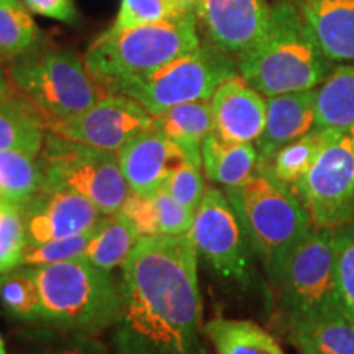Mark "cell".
I'll return each mask as SVG.
<instances>
[{
    "label": "cell",
    "instance_id": "obj_1",
    "mask_svg": "<svg viewBox=\"0 0 354 354\" xmlns=\"http://www.w3.org/2000/svg\"><path fill=\"white\" fill-rule=\"evenodd\" d=\"M117 354H207L198 253L189 233L141 236L122 266Z\"/></svg>",
    "mask_w": 354,
    "mask_h": 354
},
{
    "label": "cell",
    "instance_id": "obj_2",
    "mask_svg": "<svg viewBox=\"0 0 354 354\" xmlns=\"http://www.w3.org/2000/svg\"><path fill=\"white\" fill-rule=\"evenodd\" d=\"M238 73L264 97L317 88L333 71V61L318 46L302 12L294 3L271 8L268 30L236 57Z\"/></svg>",
    "mask_w": 354,
    "mask_h": 354
},
{
    "label": "cell",
    "instance_id": "obj_3",
    "mask_svg": "<svg viewBox=\"0 0 354 354\" xmlns=\"http://www.w3.org/2000/svg\"><path fill=\"white\" fill-rule=\"evenodd\" d=\"M225 194L274 281L287 256L313 228L308 210L294 189L274 176L269 162H258L253 174L234 187H225Z\"/></svg>",
    "mask_w": 354,
    "mask_h": 354
},
{
    "label": "cell",
    "instance_id": "obj_4",
    "mask_svg": "<svg viewBox=\"0 0 354 354\" xmlns=\"http://www.w3.org/2000/svg\"><path fill=\"white\" fill-rule=\"evenodd\" d=\"M196 12L171 19L113 28L110 26L87 48V69L110 92L128 79L143 76L201 46Z\"/></svg>",
    "mask_w": 354,
    "mask_h": 354
},
{
    "label": "cell",
    "instance_id": "obj_5",
    "mask_svg": "<svg viewBox=\"0 0 354 354\" xmlns=\"http://www.w3.org/2000/svg\"><path fill=\"white\" fill-rule=\"evenodd\" d=\"M35 272L44 325L94 336L113 328L122 310V286L112 274L84 258L38 266Z\"/></svg>",
    "mask_w": 354,
    "mask_h": 354
},
{
    "label": "cell",
    "instance_id": "obj_6",
    "mask_svg": "<svg viewBox=\"0 0 354 354\" xmlns=\"http://www.w3.org/2000/svg\"><path fill=\"white\" fill-rule=\"evenodd\" d=\"M7 74L13 88L39 110L46 127L76 117L109 94L81 56L46 39L8 63Z\"/></svg>",
    "mask_w": 354,
    "mask_h": 354
},
{
    "label": "cell",
    "instance_id": "obj_7",
    "mask_svg": "<svg viewBox=\"0 0 354 354\" xmlns=\"http://www.w3.org/2000/svg\"><path fill=\"white\" fill-rule=\"evenodd\" d=\"M234 74V57L207 41L151 73L118 84L110 94L130 97L156 117L176 105L210 100L216 87Z\"/></svg>",
    "mask_w": 354,
    "mask_h": 354
},
{
    "label": "cell",
    "instance_id": "obj_8",
    "mask_svg": "<svg viewBox=\"0 0 354 354\" xmlns=\"http://www.w3.org/2000/svg\"><path fill=\"white\" fill-rule=\"evenodd\" d=\"M38 162L43 189L68 190L91 201L104 215L118 214L130 196L118 154L48 131Z\"/></svg>",
    "mask_w": 354,
    "mask_h": 354
},
{
    "label": "cell",
    "instance_id": "obj_9",
    "mask_svg": "<svg viewBox=\"0 0 354 354\" xmlns=\"http://www.w3.org/2000/svg\"><path fill=\"white\" fill-rule=\"evenodd\" d=\"M272 284L286 325L339 312L335 230H310L287 256Z\"/></svg>",
    "mask_w": 354,
    "mask_h": 354
},
{
    "label": "cell",
    "instance_id": "obj_10",
    "mask_svg": "<svg viewBox=\"0 0 354 354\" xmlns=\"http://www.w3.org/2000/svg\"><path fill=\"white\" fill-rule=\"evenodd\" d=\"M315 227L336 230L354 218V128H331L302 180L294 185Z\"/></svg>",
    "mask_w": 354,
    "mask_h": 354
},
{
    "label": "cell",
    "instance_id": "obj_11",
    "mask_svg": "<svg viewBox=\"0 0 354 354\" xmlns=\"http://www.w3.org/2000/svg\"><path fill=\"white\" fill-rule=\"evenodd\" d=\"M190 238L198 256L220 277L248 287L253 281V246L225 190H205L194 215Z\"/></svg>",
    "mask_w": 354,
    "mask_h": 354
},
{
    "label": "cell",
    "instance_id": "obj_12",
    "mask_svg": "<svg viewBox=\"0 0 354 354\" xmlns=\"http://www.w3.org/2000/svg\"><path fill=\"white\" fill-rule=\"evenodd\" d=\"M151 123L153 117L136 100L122 94H107L76 117L50 123L48 131L76 143L117 153Z\"/></svg>",
    "mask_w": 354,
    "mask_h": 354
},
{
    "label": "cell",
    "instance_id": "obj_13",
    "mask_svg": "<svg viewBox=\"0 0 354 354\" xmlns=\"http://www.w3.org/2000/svg\"><path fill=\"white\" fill-rule=\"evenodd\" d=\"M26 246L66 240L94 230L104 214L86 197L68 190L41 189L20 205Z\"/></svg>",
    "mask_w": 354,
    "mask_h": 354
},
{
    "label": "cell",
    "instance_id": "obj_14",
    "mask_svg": "<svg viewBox=\"0 0 354 354\" xmlns=\"http://www.w3.org/2000/svg\"><path fill=\"white\" fill-rule=\"evenodd\" d=\"M196 15L207 41L240 57L264 37L271 8L266 0H201Z\"/></svg>",
    "mask_w": 354,
    "mask_h": 354
},
{
    "label": "cell",
    "instance_id": "obj_15",
    "mask_svg": "<svg viewBox=\"0 0 354 354\" xmlns=\"http://www.w3.org/2000/svg\"><path fill=\"white\" fill-rule=\"evenodd\" d=\"M117 154L130 192L140 196L156 194L172 172L189 162L183 149L153 125L127 141Z\"/></svg>",
    "mask_w": 354,
    "mask_h": 354
},
{
    "label": "cell",
    "instance_id": "obj_16",
    "mask_svg": "<svg viewBox=\"0 0 354 354\" xmlns=\"http://www.w3.org/2000/svg\"><path fill=\"white\" fill-rule=\"evenodd\" d=\"M214 131L236 143H256L266 125L268 97L251 87L240 73L221 82L210 97Z\"/></svg>",
    "mask_w": 354,
    "mask_h": 354
},
{
    "label": "cell",
    "instance_id": "obj_17",
    "mask_svg": "<svg viewBox=\"0 0 354 354\" xmlns=\"http://www.w3.org/2000/svg\"><path fill=\"white\" fill-rule=\"evenodd\" d=\"M317 88L268 97V115L261 136L256 140L258 162H271L286 145L315 128Z\"/></svg>",
    "mask_w": 354,
    "mask_h": 354
},
{
    "label": "cell",
    "instance_id": "obj_18",
    "mask_svg": "<svg viewBox=\"0 0 354 354\" xmlns=\"http://www.w3.org/2000/svg\"><path fill=\"white\" fill-rule=\"evenodd\" d=\"M300 12L331 61H354V0H302Z\"/></svg>",
    "mask_w": 354,
    "mask_h": 354
},
{
    "label": "cell",
    "instance_id": "obj_19",
    "mask_svg": "<svg viewBox=\"0 0 354 354\" xmlns=\"http://www.w3.org/2000/svg\"><path fill=\"white\" fill-rule=\"evenodd\" d=\"M120 214L130 221L138 236H176L190 232L194 212L179 205L165 189L153 196L130 192Z\"/></svg>",
    "mask_w": 354,
    "mask_h": 354
},
{
    "label": "cell",
    "instance_id": "obj_20",
    "mask_svg": "<svg viewBox=\"0 0 354 354\" xmlns=\"http://www.w3.org/2000/svg\"><path fill=\"white\" fill-rule=\"evenodd\" d=\"M151 125L183 149L189 162L202 167V143L214 131L210 100L187 102L153 117Z\"/></svg>",
    "mask_w": 354,
    "mask_h": 354
},
{
    "label": "cell",
    "instance_id": "obj_21",
    "mask_svg": "<svg viewBox=\"0 0 354 354\" xmlns=\"http://www.w3.org/2000/svg\"><path fill=\"white\" fill-rule=\"evenodd\" d=\"M48 127L39 110L13 91L0 99V153L20 151L38 156Z\"/></svg>",
    "mask_w": 354,
    "mask_h": 354
},
{
    "label": "cell",
    "instance_id": "obj_22",
    "mask_svg": "<svg viewBox=\"0 0 354 354\" xmlns=\"http://www.w3.org/2000/svg\"><path fill=\"white\" fill-rule=\"evenodd\" d=\"M258 149L253 143H236L212 131L202 143V169L215 184L234 187L253 174Z\"/></svg>",
    "mask_w": 354,
    "mask_h": 354
},
{
    "label": "cell",
    "instance_id": "obj_23",
    "mask_svg": "<svg viewBox=\"0 0 354 354\" xmlns=\"http://www.w3.org/2000/svg\"><path fill=\"white\" fill-rule=\"evenodd\" d=\"M216 354H287L277 339L248 320L216 317L203 325Z\"/></svg>",
    "mask_w": 354,
    "mask_h": 354
},
{
    "label": "cell",
    "instance_id": "obj_24",
    "mask_svg": "<svg viewBox=\"0 0 354 354\" xmlns=\"http://www.w3.org/2000/svg\"><path fill=\"white\" fill-rule=\"evenodd\" d=\"M295 346H310L320 354H354V322L339 312L287 325Z\"/></svg>",
    "mask_w": 354,
    "mask_h": 354
},
{
    "label": "cell",
    "instance_id": "obj_25",
    "mask_svg": "<svg viewBox=\"0 0 354 354\" xmlns=\"http://www.w3.org/2000/svg\"><path fill=\"white\" fill-rule=\"evenodd\" d=\"M138 233L120 212L104 215L84 251L82 258L102 271L122 268L138 241Z\"/></svg>",
    "mask_w": 354,
    "mask_h": 354
},
{
    "label": "cell",
    "instance_id": "obj_26",
    "mask_svg": "<svg viewBox=\"0 0 354 354\" xmlns=\"http://www.w3.org/2000/svg\"><path fill=\"white\" fill-rule=\"evenodd\" d=\"M315 128H354V64L331 71L317 87Z\"/></svg>",
    "mask_w": 354,
    "mask_h": 354
},
{
    "label": "cell",
    "instance_id": "obj_27",
    "mask_svg": "<svg viewBox=\"0 0 354 354\" xmlns=\"http://www.w3.org/2000/svg\"><path fill=\"white\" fill-rule=\"evenodd\" d=\"M44 41L24 0H0V61L12 63Z\"/></svg>",
    "mask_w": 354,
    "mask_h": 354
},
{
    "label": "cell",
    "instance_id": "obj_28",
    "mask_svg": "<svg viewBox=\"0 0 354 354\" xmlns=\"http://www.w3.org/2000/svg\"><path fill=\"white\" fill-rule=\"evenodd\" d=\"M0 305L8 315L21 322H43L41 294L33 266L21 264L0 272Z\"/></svg>",
    "mask_w": 354,
    "mask_h": 354
},
{
    "label": "cell",
    "instance_id": "obj_29",
    "mask_svg": "<svg viewBox=\"0 0 354 354\" xmlns=\"http://www.w3.org/2000/svg\"><path fill=\"white\" fill-rule=\"evenodd\" d=\"M41 189L38 156L20 151L0 153V201L21 205Z\"/></svg>",
    "mask_w": 354,
    "mask_h": 354
},
{
    "label": "cell",
    "instance_id": "obj_30",
    "mask_svg": "<svg viewBox=\"0 0 354 354\" xmlns=\"http://www.w3.org/2000/svg\"><path fill=\"white\" fill-rule=\"evenodd\" d=\"M330 131L331 128H313L307 135L300 136L299 140L279 149L269 162L274 176L284 184L294 187L312 167Z\"/></svg>",
    "mask_w": 354,
    "mask_h": 354
},
{
    "label": "cell",
    "instance_id": "obj_31",
    "mask_svg": "<svg viewBox=\"0 0 354 354\" xmlns=\"http://www.w3.org/2000/svg\"><path fill=\"white\" fill-rule=\"evenodd\" d=\"M26 233L20 205L0 201V272L24 264Z\"/></svg>",
    "mask_w": 354,
    "mask_h": 354
},
{
    "label": "cell",
    "instance_id": "obj_32",
    "mask_svg": "<svg viewBox=\"0 0 354 354\" xmlns=\"http://www.w3.org/2000/svg\"><path fill=\"white\" fill-rule=\"evenodd\" d=\"M336 282L343 313L354 322V223L335 230Z\"/></svg>",
    "mask_w": 354,
    "mask_h": 354
},
{
    "label": "cell",
    "instance_id": "obj_33",
    "mask_svg": "<svg viewBox=\"0 0 354 354\" xmlns=\"http://www.w3.org/2000/svg\"><path fill=\"white\" fill-rule=\"evenodd\" d=\"M180 0H122L120 10L113 21V28L151 24L185 13Z\"/></svg>",
    "mask_w": 354,
    "mask_h": 354
},
{
    "label": "cell",
    "instance_id": "obj_34",
    "mask_svg": "<svg viewBox=\"0 0 354 354\" xmlns=\"http://www.w3.org/2000/svg\"><path fill=\"white\" fill-rule=\"evenodd\" d=\"M94 230L77 234V236L66 238V240H55L41 243V245L26 246L24 254V264L38 268V266L44 264L82 258L84 251H86L88 241H91L92 234H94Z\"/></svg>",
    "mask_w": 354,
    "mask_h": 354
},
{
    "label": "cell",
    "instance_id": "obj_35",
    "mask_svg": "<svg viewBox=\"0 0 354 354\" xmlns=\"http://www.w3.org/2000/svg\"><path fill=\"white\" fill-rule=\"evenodd\" d=\"M169 196L185 209L196 214L205 196V184H203L202 167L194 165H184L174 171L166 180L165 187Z\"/></svg>",
    "mask_w": 354,
    "mask_h": 354
},
{
    "label": "cell",
    "instance_id": "obj_36",
    "mask_svg": "<svg viewBox=\"0 0 354 354\" xmlns=\"http://www.w3.org/2000/svg\"><path fill=\"white\" fill-rule=\"evenodd\" d=\"M35 354H107V349L94 335L61 331V338L48 343Z\"/></svg>",
    "mask_w": 354,
    "mask_h": 354
},
{
    "label": "cell",
    "instance_id": "obj_37",
    "mask_svg": "<svg viewBox=\"0 0 354 354\" xmlns=\"http://www.w3.org/2000/svg\"><path fill=\"white\" fill-rule=\"evenodd\" d=\"M24 2L30 12L44 19L68 25H76L79 21V12L74 0H24Z\"/></svg>",
    "mask_w": 354,
    "mask_h": 354
},
{
    "label": "cell",
    "instance_id": "obj_38",
    "mask_svg": "<svg viewBox=\"0 0 354 354\" xmlns=\"http://www.w3.org/2000/svg\"><path fill=\"white\" fill-rule=\"evenodd\" d=\"M13 91H15V88H13L10 79H8L7 71L3 69V63L0 61V99L10 95Z\"/></svg>",
    "mask_w": 354,
    "mask_h": 354
},
{
    "label": "cell",
    "instance_id": "obj_39",
    "mask_svg": "<svg viewBox=\"0 0 354 354\" xmlns=\"http://www.w3.org/2000/svg\"><path fill=\"white\" fill-rule=\"evenodd\" d=\"M180 3H183V7L185 8V10L196 12L198 3H201V0H180Z\"/></svg>",
    "mask_w": 354,
    "mask_h": 354
},
{
    "label": "cell",
    "instance_id": "obj_40",
    "mask_svg": "<svg viewBox=\"0 0 354 354\" xmlns=\"http://www.w3.org/2000/svg\"><path fill=\"white\" fill-rule=\"evenodd\" d=\"M297 348H299L300 354H320L318 351H315V349H313V348H310V346H304V344H300V346H297Z\"/></svg>",
    "mask_w": 354,
    "mask_h": 354
},
{
    "label": "cell",
    "instance_id": "obj_41",
    "mask_svg": "<svg viewBox=\"0 0 354 354\" xmlns=\"http://www.w3.org/2000/svg\"><path fill=\"white\" fill-rule=\"evenodd\" d=\"M0 354H8L7 348H6V342H3L2 333H0Z\"/></svg>",
    "mask_w": 354,
    "mask_h": 354
}]
</instances>
